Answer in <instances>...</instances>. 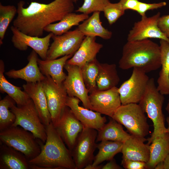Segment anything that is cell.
<instances>
[{"mask_svg": "<svg viewBox=\"0 0 169 169\" xmlns=\"http://www.w3.org/2000/svg\"><path fill=\"white\" fill-rule=\"evenodd\" d=\"M74 3L73 0H54L47 4L32 2L25 8L24 1H20L13 25L27 35L41 37L46 26L73 12Z\"/></svg>", "mask_w": 169, "mask_h": 169, "instance_id": "1", "label": "cell"}, {"mask_svg": "<svg viewBox=\"0 0 169 169\" xmlns=\"http://www.w3.org/2000/svg\"><path fill=\"white\" fill-rule=\"evenodd\" d=\"M47 138L40 152L28 161L33 169H75L71 151L51 122L45 126Z\"/></svg>", "mask_w": 169, "mask_h": 169, "instance_id": "2", "label": "cell"}, {"mask_svg": "<svg viewBox=\"0 0 169 169\" xmlns=\"http://www.w3.org/2000/svg\"><path fill=\"white\" fill-rule=\"evenodd\" d=\"M119 66L123 70L138 68L146 73L156 70L161 67L160 45L148 39L127 41Z\"/></svg>", "mask_w": 169, "mask_h": 169, "instance_id": "3", "label": "cell"}, {"mask_svg": "<svg viewBox=\"0 0 169 169\" xmlns=\"http://www.w3.org/2000/svg\"><path fill=\"white\" fill-rule=\"evenodd\" d=\"M164 99L163 95L158 90L154 79H150L146 92L138 104L153 124V131L151 137L147 139L148 145L155 138L168 132L162 110Z\"/></svg>", "mask_w": 169, "mask_h": 169, "instance_id": "4", "label": "cell"}, {"mask_svg": "<svg viewBox=\"0 0 169 169\" xmlns=\"http://www.w3.org/2000/svg\"><path fill=\"white\" fill-rule=\"evenodd\" d=\"M0 141L23 153L28 161L39 155L43 143L19 126H11L0 131Z\"/></svg>", "mask_w": 169, "mask_h": 169, "instance_id": "5", "label": "cell"}, {"mask_svg": "<svg viewBox=\"0 0 169 169\" xmlns=\"http://www.w3.org/2000/svg\"><path fill=\"white\" fill-rule=\"evenodd\" d=\"M144 113L137 103L121 105L112 118L123 125L131 135L145 138L149 133V126Z\"/></svg>", "mask_w": 169, "mask_h": 169, "instance_id": "6", "label": "cell"}, {"mask_svg": "<svg viewBox=\"0 0 169 169\" xmlns=\"http://www.w3.org/2000/svg\"><path fill=\"white\" fill-rule=\"evenodd\" d=\"M16 116L12 126H19L32 133L37 139L45 143L47 135L43 124L32 100L21 106L14 105L10 108Z\"/></svg>", "mask_w": 169, "mask_h": 169, "instance_id": "7", "label": "cell"}, {"mask_svg": "<svg viewBox=\"0 0 169 169\" xmlns=\"http://www.w3.org/2000/svg\"><path fill=\"white\" fill-rule=\"evenodd\" d=\"M97 130L84 126L71 151L75 169H84L92 163L94 153L97 148Z\"/></svg>", "mask_w": 169, "mask_h": 169, "instance_id": "8", "label": "cell"}, {"mask_svg": "<svg viewBox=\"0 0 169 169\" xmlns=\"http://www.w3.org/2000/svg\"><path fill=\"white\" fill-rule=\"evenodd\" d=\"M149 79L143 71L133 68L130 78L118 89L121 104L139 103L146 92Z\"/></svg>", "mask_w": 169, "mask_h": 169, "instance_id": "9", "label": "cell"}, {"mask_svg": "<svg viewBox=\"0 0 169 169\" xmlns=\"http://www.w3.org/2000/svg\"><path fill=\"white\" fill-rule=\"evenodd\" d=\"M45 76L44 79L41 82L51 115V122L54 126L66 106L68 95L63 84L58 85L50 76Z\"/></svg>", "mask_w": 169, "mask_h": 169, "instance_id": "10", "label": "cell"}, {"mask_svg": "<svg viewBox=\"0 0 169 169\" xmlns=\"http://www.w3.org/2000/svg\"><path fill=\"white\" fill-rule=\"evenodd\" d=\"M85 36L78 28L60 35L54 34L53 42L47 53L48 59H54L66 55H73L80 47Z\"/></svg>", "mask_w": 169, "mask_h": 169, "instance_id": "11", "label": "cell"}, {"mask_svg": "<svg viewBox=\"0 0 169 169\" xmlns=\"http://www.w3.org/2000/svg\"><path fill=\"white\" fill-rule=\"evenodd\" d=\"M118 88L106 90H97L89 95L90 110L112 118L121 104Z\"/></svg>", "mask_w": 169, "mask_h": 169, "instance_id": "12", "label": "cell"}, {"mask_svg": "<svg viewBox=\"0 0 169 169\" xmlns=\"http://www.w3.org/2000/svg\"><path fill=\"white\" fill-rule=\"evenodd\" d=\"M10 29L13 33L11 41L16 48L25 51L30 47L42 59H47L50 39L54 34L50 32L44 37H39L27 35L13 25L11 27Z\"/></svg>", "mask_w": 169, "mask_h": 169, "instance_id": "13", "label": "cell"}, {"mask_svg": "<svg viewBox=\"0 0 169 169\" xmlns=\"http://www.w3.org/2000/svg\"><path fill=\"white\" fill-rule=\"evenodd\" d=\"M67 147L71 151L84 125L66 106L54 126Z\"/></svg>", "mask_w": 169, "mask_h": 169, "instance_id": "14", "label": "cell"}, {"mask_svg": "<svg viewBox=\"0 0 169 169\" xmlns=\"http://www.w3.org/2000/svg\"><path fill=\"white\" fill-rule=\"evenodd\" d=\"M64 68L68 74L63 84L68 96L78 98L82 103L84 107L90 109L89 92L83 80L81 68L67 64Z\"/></svg>", "mask_w": 169, "mask_h": 169, "instance_id": "15", "label": "cell"}, {"mask_svg": "<svg viewBox=\"0 0 169 169\" xmlns=\"http://www.w3.org/2000/svg\"><path fill=\"white\" fill-rule=\"evenodd\" d=\"M161 15L158 12L156 14L147 17H141V20L134 24L127 36V40L135 41L156 38L163 39L169 42V39L161 31L158 26V21Z\"/></svg>", "mask_w": 169, "mask_h": 169, "instance_id": "16", "label": "cell"}, {"mask_svg": "<svg viewBox=\"0 0 169 169\" xmlns=\"http://www.w3.org/2000/svg\"><path fill=\"white\" fill-rule=\"evenodd\" d=\"M80 101L77 98L68 96L66 105L84 126L99 130L107 121L105 117L102 116L100 113L80 106Z\"/></svg>", "mask_w": 169, "mask_h": 169, "instance_id": "17", "label": "cell"}, {"mask_svg": "<svg viewBox=\"0 0 169 169\" xmlns=\"http://www.w3.org/2000/svg\"><path fill=\"white\" fill-rule=\"evenodd\" d=\"M23 87L32 100L43 124L45 126L49 125L51 117L41 82H26Z\"/></svg>", "mask_w": 169, "mask_h": 169, "instance_id": "18", "label": "cell"}, {"mask_svg": "<svg viewBox=\"0 0 169 169\" xmlns=\"http://www.w3.org/2000/svg\"><path fill=\"white\" fill-rule=\"evenodd\" d=\"M145 138L131 135L123 143L121 152L122 159L138 161L147 163L150 156L149 145L145 144Z\"/></svg>", "mask_w": 169, "mask_h": 169, "instance_id": "19", "label": "cell"}, {"mask_svg": "<svg viewBox=\"0 0 169 169\" xmlns=\"http://www.w3.org/2000/svg\"><path fill=\"white\" fill-rule=\"evenodd\" d=\"M103 47L102 44L96 42V37L85 36L78 50L66 64L81 68L96 58L97 54Z\"/></svg>", "mask_w": 169, "mask_h": 169, "instance_id": "20", "label": "cell"}, {"mask_svg": "<svg viewBox=\"0 0 169 169\" xmlns=\"http://www.w3.org/2000/svg\"><path fill=\"white\" fill-rule=\"evenodd\" d=\"M38 54L33 50L28 58V63L23 68L17 70L14 69L5 73L9 78L21 79L27 82H41L45 76L41 72L38 63Z\"/></svg>", "mask_w": 169, "mask_h": 169, "instance_id": "21", "label": "cell"}, {"mask_svg": "<svg viewBox=\"0 0 169 169\" xmlns=\"http://www.w3.org/2000/svg\"><path fill=\"white\" fill-rule=\"evenodd\" d=\"M28 169V161L23 153L0 142V169Z\"/></svg>", "mask_w": 169, "mask_h": 169, "instance_id": "22", "label": "cell"}, {"mask_svg": "<svg viewBox=\"0 0 169 169\" xmlns=\"http://www.w3.org/2000/svg\"><path fill=\"white\" fill-rule=\"evenodd\" d=\"M73 56L66 55L54 59H38L39 69L44 75L50 76L57 84H62L67 75L63 71V68L67 60Z\"/></svg>", "mask_w": 169, "mask_h": 169, "instance_id": "23", "label": "cell"}, {"mask_svg": "<svg viewBox=\"0 0 169 169\" xmlns=\"http://www.w3.org/2000/svg\"><path fill=\"white\" fill-rule=\"evenodd\" d=\"M100 12L93 13L91 16L78 26V28L85 36H98L104 39H110L112 33L102 25L100 18Z\"/></svg>", "mask_w": 169, "mask_h": 169, "instance_id": "24", "label": "cell"}, {"mask_svg": "<svg viewBox=\"0 0 169 169\" xmlns=\"http://www.w3.org/2000/svg\"><path fill=\"white\" fill-rule=\"evenodd\" d=\"M150 156L146 163L147 168L154 169L169 153V138L168 132L156 137L149 145Z\"/></svg>", "mask_w": 169, "mask_h": 169, "instance_id": "25", "label": "cell"}, {"mask_svg": "<svg viewBox=\"0 0 169 169\" xmlns=\"http://www.w3.org/2000/svg\"><path fill=\"white\" fill-rule=\"evenodd\" d=\"M160 44L161 69L156 87L162 95H169V42L160 39Z\"/></svg>", "mask_w": 169, "mask_h": 169, "instance_id": "26", "label": "cell"}, {"mask_svg": "<svg viewBox=\"0 0 169 169\" xmlns=\"http://www.w3.org/2000/svg\"><path fill=\"white\" fill-rule=\"evenodd\" d=\"M111 118L107 123L98 131L96 143L105 141L123 143L130 136L124 130L121 124Z\"/></svg>", "mask_w": 169, "mask_h": 169, "instance_id": "27", "label": "cell"}, {"mask_svg": "<svg viewBox=\"0 0 169 169\" xmlns=\"http://www.w3.org/2000/svg\"><path fill=\"white\" fill-rule=\"evenodd\" d=\"M120 80L115 64L100 63L96 79L98 90H106L116 87Z\"/></svg>", "mask_w": 169, "mask_h": 169, "instance_id": "28", "label": "cell"}, {"mask_svg": "<svg viewBox=\"0 0 169 169\" xmlns=\"http://www.w3.org/2000/svg\"><path fill=\"white\" fill-rule=\"evenodd\" d=\"M4 64L3 61L0 60V90L6 93L15 102L17 106L19 107L28 103L31 100L27 93L21 90V88L14 85L8 81L5 78Z\"/></svg>", "mask_w": 169, "mask_h": 169, "instance_id": "29", "label": "cell"}, {"mask_svg": "<svg viewBox=\"0 0 169 169\" xmlns=\"http://www.w3.org/2000/svg\"><path fill=\"white\" fill-rule=\"evenodd\" d=\"M89 17L88 15L82 13L77 14L73 12L68 14L58 23L46 26L44 31L52 32L56 35H60L69 31L74 26H78Z\"/></svg>", "mask_w": 169, "mask_h": 169, "instance_id": "30", "label": "cell"}, {"mask_svg": "<svg viewBox=\"0 0 169 169\" xmlns=\"http://www.w3.org/2000/svg\"><path fill=\"white\" fill-rule=\"evenodd\" d=\"M123 143L109 141H102L97 144L99 151L94 157L91 165H99L104 161H110L117 153L121 152Z\"/></svg>", "mask_w": 169, "mask_h": 169, "instance_id": "31", "label": "cell"}, {"mask_svg": "<svg viewBox=\"0 0 169 169\" xmlns=\"http://www.w3.org/2000/svg\"><path fill=\"white\" fill-rule=\"evenodd\" d=\"M100 63L95 58L81 68L83 80L89 94L98 90L96 79Z\"/></svg>", "mask_w": 169, "mask_h": 169, "instance_id": "32", "label": "cell"}, {"mask_svg": "<svg viewBox=\"0 0 169 169\" xmlns=\"http://www.w3.org/2000/svg\"><path fill=\"white\" fill-rule=\"evenodd\" d=\"M16 104L8 95L0 101V131L12 126L14 122L16 116L11 110L10 108Z\"/></svg>", "mask_w": 169, "mask_h": 169, "instance_id": "33", "label": "cell"}, {"mask_svg": "<svg viewBox=\"0 0 169 169\" xmlns=\"http://www.w3.org/2000/svg\"><path fill=\"white\" fill-rule=\"evenodd\" d=\"M17 9L14 5H3L0 3V44H3L7 29L16 14Z\"/></svg>", "mask_w": 169, "mask_h": 169, "instance_id": "34", "label": "cell"}, {"mask_svg": "<svg viewBox=\"0 0 169 169\" xmlns=\"http://www.w3.org/2000/svg\"><path fill=\"white\" fill-rule=\"evenodd\" d=\"M110 3L109 0H84L82 5L76 11L87 15L95 12H103Z\"/></svg>", "mask_w": 169, "mask_h": 169, "instance_id": "35", "label": "cell"}, {"mask_svg": "<svg viewBox=\"0 0 169 169\" xmlns=\"http://www.w3.org/2000/svg\"><path fill=\"white\" fill-rule=\"evenodd\" d=\"M125 11L119 2L116 3H110L106 6L103 12L109 24L111 25L125 14Z\"/></svg>", "mask_w": 169, "mask_h": 169, "instance_id": "36", "label": "cell"}, {"mask_svg": "<svg viewBox=\"0 0 169 169\" xmlns=\"http://www.w3.org/2000/svg\"><path fill=\"white\" fill-rule=\"evenodd\" d=\"M166 5L165 2L157 3H148L140 1L136 11L141 17L146 15V12L148 10L157 9Z\"/></svg>", "mask_w": 169, "mask_h": 169, "instance_id": "37", "label": "cell"}, {"mask_svg": "<svg viewBox=\"0 0 169 169\" xmlns=\"http://www.w3.org/2000/svg\"><path fill=\"white\" fill-rule=\"evenodd\" d=\"M121 165L126 169H144L147 168L146 163L138 161L122 159Z\"/></svg>", "mask_w": 169, "mask_h": 169, "instance_id": "38", "label": "cell"}, {"mask_svg": "<svg viewBox=\"0 0 169 169\" xmlns=\"http://www.w3.org/2000/svg\"><path fill=\"white\" fill-rule=\"evenodd\" d=\"M158 26L161 31L169 39V14L160 17Z\"/></svg>", "mask_w": 169, "mask_h": 169, "instance_id": "39", "label": "cell"}, {"mask_svg": "<svg viewBox=\"0 0 169 169\" xmlns=\"http://www.w3.org/2000/svg\"><path fill=\"white\" fill-rule=\"evenodd\" d=\"M140 2L139 0H120L119 3L124 10L130 9L135 11Z\"/></svg>", "mask_w": 169, "mask_h": 169, "instance_id": "40", "label": "cell"}, {"mask_svg": "<svg viewBox=\"0 0 169 169\" xmlns=\"http://www.w3.org/2000/svg\"><path fill=\"white\" fill-rule=\"evenodd\" d=\"M104 165L102 166L101 169H121L122 167L118 165L113 159Z\"/></svg>", "mask_w": 169, "mask_h": 169, "instance_id": "41", "label": "cell"}, {"mask_svg": "<svg viewBox=\"0 0 169 169\" xmlns=\"http://www.w3.org/2000/svg\"><path fill=\"white\" fill-rule=\"evenodd\" d=\"M164 169H169V153L163 161Z\"/></svg>", "mask_w": 169, "mask_h": 169, "instance_id": "42", "label": "cell"}, {"mask_svg": "<svg viewBox=\"0 0 169 169\" xmlns=\"http://www.w3.org/2000/svg\"><path fill=\"white\" fill-rule=\"evenodd\" d=\"M102 165H98L95 166H92L91 164H89L86 166L84 169H101Z\"/></svg>", "mask_w": 169, "mask_h": 169, "instance_id": "43", "label": "cell"}, {"mask_svg": "<svg viewBox=\"0 0 169 169\" xmlns=\"http://www.w3.org/2000/svg\"><path fill=\"white\" fill-rule=\"evenodd\" d=\"M155 169H164L163 161L158 163L155 166Z\"/></svg>", "mask_w": 169, "mask_h": 169, "instance_id": "44", "label": "cell"}, {"mask_svg": "<svg viewBox=\"0 0 169 169\" xmlns=\"http://www.w3.org/2000/svg\"><path fill=\"white\" fill-rule=\"evenodd\" d=\"M166 121L168 125V127L167 128V129L169 138V117H167L166 119Z\"/></svg>", "mask_w": 169, "mask_h": 169, "instance_id": "45", "label": "cell"}, {"mask_svg": "<svg viewBox=\"0 0 169 169\" xmlns=\"http://www.w3.org/2000/svg\"><path fill=\"white\" fill-rule=\"evenodd\" d=\"M166 110L167 111V112L169 114V100L168 101L166 107Z\"/></svg>", "mask_w": 169, "mask_h": 169, "instance_id": "46", "label": "cell"}, {"mask_svg": "<svg viewBox=\"0 0 169 169\" xmlns=\"http://www.w3.org/2000/svg\"><path fill=\"white\" fill-rule=\"evenodd\" d=\"M77 0H73V2H74V3H75V2H76L77 1Z\"/></svg>", "mask_w": 169, "mask_h": 169, "instance_id": "47", "label": "cell"}]
</instances>
